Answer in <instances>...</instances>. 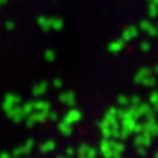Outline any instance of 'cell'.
Returning <instances> with one entry per match:
<instances>
[{
	"instance_id": "1",
	"label": "cell",
	"mask_w": 158,
	"mask_h": 158,
	"mask_svg": "<svg viewBox=\"0 0 158 158\" xmlns=\"http://www.w3.org/2000/svg\"><path fill=\"white\" fill-rule=\"evenodd\" d=\"M135 145L136 146H146L149 148L152 145V136L146 132L137 133V136L135 137Z\"/></svg>"
},
{
	"instance_id": "2",
	"label": "cell",
	"mask_w": 158,
	"mask_h": 158,
	"mask_svg": "<svg viewBox=\"0 0 158 158\" xmlns=\"http://www.w3.org/2000/svg\"><path fill=\"white\" fill-rule=\"evenodd\" d=\"M99 149H100V153L104 158H112L113 152H112V148H111V141L108 140V138L103 137V140L100 141V145H99Z\"/></svg>"
},
{
	"instance_id": "3",
	"label": "cell",
	"mask_w": 158,
	"mask_h": 158,
	"mask_svg": "<svg viewBox=\"0 0 158 158\" xmlns=\"http://www.w3.org/2000/svg\"><path fill=\"white\" fill-rule=\"evenodd\" d=\"M81 118H82V112L79 110H77V108H73V110L69 111L67 115L65 116V121L73 125V124H75V123H78Z\"/></svg>"
},
{
	"instance_id": "4",
	"label": "cell",
	"mask_w": 158,
	"mask_h": 158,
	"mask_svg": "<svg viewBox=\"0 0 158 158\" xmlns=\"http://www.w3.org/2000/svg\"><path fill=\"white\" fill-rule=\"evenodd\" d=\"M144 132L149 133L152 137L158 136V123L157 120H150L144 123Z\"/></svg>"
},
{
	"instance_id": "5",
	"label": "cell",
	"mask_w": 158,
	"mask_h": 158,
	"mask_svg": "<svg viewBox=\"0 0 158 158\" xmlns=\"http://www.w3.org/2000/svg\"><path fill=\"white\" fill-rule=\"evenodd\" d=\"M136 123H137L136 118H135V117H132V116H129V115L127 113V116H125V117H123L121 120H120V125H121V127H124V128H127L128 131H131V132L133 133V128H135Z\"/></svg>"
},
{
	"instance_id": "6",
	"label": "cell",
	"mask_w": 158,
	"mask_h": 158,
	"mask_svg": "<svg viewBox=\"0 0 158 158\" xmlns=\"http://www.w3.org/2000/svg\"><path fill=\"white\" fill-rule=\"evenodd\" d=\"M98 127H99V129H100V132H102V136L104 138H110L111 137V127L108 125V123L104 120V118L98 123Z\"/></svg>"
},
{
	"instance_id": "7",
	"label": "cell",
	"mask_w": 158,
	"mask_h": 158,
	"mask_svg": "<svg viewBox=\"0 0 158 158\" xmlns=\"http://www.w3.org/2000/svg\"><path fill=\"white\" fill-rule=\"evenodd\" d=\"M149 75H152V70H150V69H146V67L141 69V70L137 71V74L135 75V82L137 83V85H141L142 81H144L146 77H149Z\"/></svg>"
},
{
	"instance_id": "8",
	"label": "cell",
	"mask_w": 158,
	"mask_h": 158,
	"mask_svg": "<svg viewBox=\"0 0 158 158\" xmlns=\"http://www.w3.org/2000/svg\"><path fill=\"white\" fill-rule=\"evenodd\" d=\"M61 102H63L67 106H75V94L69 91L61 95Z\"/></svg>"
},
{
	"instance_id": "9",
	"label": "cell",
	"mask_w": 158,
	"mask_h": 158,
	"mask_svg": "<svg viewBox=\"0 0 158 158\" xmlns=\"http://www.w3.org/2000/svg\"><path fill=\"white\" fill-rule=\"evenodd\" d=\"M111 148H112V152L117 153V154H121L125 149V146L121 141H111Z\"/></svg>"
},
{
	"instance_id": "10",
	"label": "cell",
	"mask_w": 158,
	"mask_h": 158,
	"mask_svg": "<svg viewBox=\"0 0 158 158\" xmlns=\"http://www.w3.org/2000/svg\"><path fill=\"white\" fill-rule=\"evenodd\" d=\"M59 131H61L65 136H70L71 133H73V127H71V124H69V123L63 121V123L59 124Z\"/></svg>"
},
{
	"instance_id": "11",
	"label": "cell",
	"mask_w": 158,
	"mask_h": 158,
	"mask_svg": "<svg viewBox=\"0 0 158 158\" xmlns=\"http://www.w3.org/2000/svg\"><path fill=\"white\" fill-rule=\"evenodd\" d=\"M156 83H157V79H156V77L152 74V75L146 77L144 81H142L141 85H142V86H146V87H154V86H156Z\"/></svg>"
},
{
	"instance_id": "12",
	"label": "cell",
	"mask_w": 158,
	"mask_h": 158,
	"mask_svg": "<svg viewBox=\"0 0 158 158\" xmlns=\"http://www.w3.org/2000/svg\"><path fill=\"white\" fill-rule=\"evenodd\" d=\"M88 148H90V145H88V144H82L81 146H79V148H78V150H77L78 158H86Z\"/></svg>"
},
{
	"instance_id": "13",
	"label": "cell",
	"mask_w": 158,
	"mask_h": 158,
	"mask_svg": "<svg viewBox=\"0 0 158 158\" xmlns=\"http://www.w3.org/2000/svg\"><path fill=\"white\" fill-rule=\"evenodd\" d=\"M131 135H132V132H131V131H128L127 128H124V127H121V125H120V133H118V138H120L121 141L128 140Z\"/></svg>"
},
{
	"instance_id": "14",
	"label": "cell",
	"mask_w": 158,
	"mask_h": 158,
	"mask_svg": "<svg viewBox=\"0 0 158 158\" xmlns=\"http://www.w3.org/2000/svg\"><path fill=\"white\" fill-rule=\"evenodd\" d=\"M117 104L121 107H128L129 106V98L127 95H118L117 96Z\"/></svg>"
},
{
	"instance_id": "15",
	"label": "cell",
	"mask_w": 158,
	"mask_h": 158,
	"mask_svg": "<svg viewBox=\"0 0 158 158\" xmlns=\"http://www.w3.org/2000/svg\"><path fill=\"white\" fill-rule=\"evenodd\" d=\"M137 108H138V111H140V113H141V116H144L145 115V113L148 112V111H149L150 110V104H146V103H140V104H138L137 106Z\"/></svg>"
},
{
	"instance_id": "16",
	"label": "cell",
	"mask_w": 158,
	"mask_h": 158,
	"mask_svg": "<svg viewBox=\"0 0 158 158\" xmlns=\"http://www.w3.org/2000/svg\"><path fill=\"white\" fill-rule=\"evenodd\" d=\"M141 103V98L138 96V95H133L131 99H129V106H138Z\"/></svg>"
},
{
	"instance_id": "17",
	"label": "cell",
	"mask_w": 158,
	"mask_h": 158,
	"mask_svg": "<svg viewBox=\"0 0 158 158\" xmlns=\"http://www.w3.org/2000/svg\"><path fill=\"white\" fill-rule=\"evenodd\" d=\"M96 156H98V150L95 149V148H91V146L88 148L86 158H96Z\"/></svg>"
},
{
	"instance_id": "18",
	"label": "cell",
	"mask_w": 158,
	"mask_h": 158,
	"mask_svg": "<svg viewBox=\"0 0 158 158\" xmlns=\"http://www.w3.org/2000/svg\"><path fill=\"white\" fill-rule=\"evenodd\" d=\"M149 102H150V106H153V104H156V103L158 102V91H153V92L150 94Z\"/></svg>"
},
{
	"instance_id": "19",
	"label": "cell",
	"mask_w": 158,
	"mask_h": 158,
	"mask_svg": "<svg viewBox=\"0 0 158 158\" xmlns=\"http://www.w3.org/2000/svg\"><path fill=\"white\" fill-rule=\"evenodd\" d=\"M136 150H137L138 154L142 156V157H145L148 154V148L146 146H136Z\"/></svg>"
},
{
	"instance_id": "20",
	"label": "cell",
	"mask_w": 158,
	"mask_h": 158,
	"mask_svg": "<svg viewBox=\"0 0 158 158\" xmlns=\"http://www.w3.org/2000/svg\"><path fill=\"white\" fill-rule=\"evenodd\" d=\"M144 132V124L142 123H136L135 128H133V133H141Z\"/></svg>"
},
{
	"instance_id": "21",
	"label": "cell",
	"mask_w": 158,
	"mask_h": 158,
	"mask_svg": "<svg viewBox=\"0 0 158 158\" xmlns=\"http://www.w3.org/2000/svg\"><path fill=\"white\" fill-rule=\"evenodd\" d=\"M54 142H48V144L45 145V150H52V149H54Z\"/></svg>"
},
{
	"instance_id": "22",
	"label": "cell",
	"mask_w": 158,
	"mask_h": 158,
	"mask_svg": "<svg viewBox=\"0 0 158 158\" xmlns=\"http://www.w3.org/2000/svg\"><path fill=\"white\" fill-rule=\"evenodd\" d=\"M66 153H67V156H74V153H75V150H74V148H67Z\"/></svg>"
},
{
	"instance_id": "23",
	"label": "cell",
	"mask_w": 158,
	"mask_h": 158,
	"mask_svg": "<svg viewBox=\"0 0 158 158\" xmlns=\"http://www.w3.org/2000/svg\"><path fill=\"white\" fill-rule=\"evenodd\" d=\"M54 83H56V87H61L62 86V81H61V79H57Z\"/></svg>"
},
{
	"instance_id": "24",
	"label": "cell",
	"mask_w": 158,
	"mask_h": 158,
	"mask_svg": "<svg viewBox=\"0 0 158 158\" xmlns=\"http://www.w3.org/2000/svg\"><path fill=\"white\" fill-rule=\"evenodd\" d=\"M112 158H121V154H117V153H113Z\"/></svg>"
},
{
	"instance_id": "25",
	"label": "cell",
	"mask_w": 158,
	"mask_h": 158,
	"mask_svg": "<svg viewBox=\"0 0 158 158\" xmlns=\"http://www.w3.org/2000/svg\"><path fill=\"white\" fill-rule=\"evenodd\" d=\"M52 118H53V120H56V118H57V113H53V115H52Z\"/></svg>"
},
{
	"instance_id": "26",
	"label": "cell",
	"mask_w": 158,
	"mask_h": 158,
	"mask_svg": "<svg viewBox=\"0 0 158 158\" xmlns=\"http://www.w3.org/2000/svg\"><path fill=\"white\" fill-rule=\"evenodd\" d=\"M154 73H156L157 75H158V66H156V67H154Z\"/></svg>"
},
{
	"instance_id": "27",
	"label": "cell",
	"mask_w": 158,
	"mask_h": 158,
	"mask_svg": "<svg viewBox=\"0 0 158 158\" xmlns=\"http://www.w3.org/2000/svg\"><path fill=\"white\" fill-rule=\"evenodd\" d=\"M154 158H158V152H156V154H154Z\"/></svg>"
},
{
	"instance_id": "28",
	"label": "cell",
	"mask_w": 158,
	"mask_h": 158,
	"mask_svg": "<svg viewBox=\"0 0 158 158\" xmlns=\"http://www.w3.org/2000/svg\"><path fill=\"white\" fill-rule=\"evenodd\" d=\"M59 158H63V157H59Z\"/></svg>"
}]
</instances>
